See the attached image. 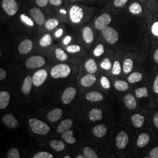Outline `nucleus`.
I'll return each instance as SVG.
<instances>
[{
    "label": "nucleus",
    "instance_id": "obj_31",
    "mask_svg": "<svg viewBox=\"0 0 158 158\" xmlns=\"http://www.w3.org/2000/svg\"><path fill=\"white\" fill-rule=\"evenodd\" d=\"M151 31L153 36L158 38V11L153 15V19L151 27Z\"/></svg>",
    "mask_w": 158,
    "mask_h": 158
},
{
    "label": "nucleus",
    "instance_id": "obj_4",
    "mask_svg": "<svg viewBox=\"0 0 158 158\" xmlns=\"http://www.w3.org/2000/svg\"><path fill=\"white\" fill-rule=\"evenodd\" d=\"M102 34L104 39L110 44H115L119 38L118 32L110 27H107L102 30Z\"/></svg>",
    "mask_w": 158,
    "mask_h": 158
},
{
    "label": "nucleus",
    "instance_id": "obj_8",
    "mask_svg": "<svg viewBox=\"0 0 158 158\" xmlns=\"http://www.w3.org/2000/svg\"><path fill=\"white\" fill-rule=\"evenodd\" d=\"M112 18L110 14H103L96 19L95 21V27L98 30H102L106 28L111 22Z\"/></svg>",
    "mask_w": 158,
    "mask_h": 158
},
{
    "label": "nucleus",
    "instance_id": "obj_2",
    "mask_svg": "<svg viewBox=\"0 0 158 158\" xmlns=\"http://www.w3.org/2000/svg\"><path fill=\"white\" fill-rule=\"evenodd\" d=\"M29 125L32 131L38 135H45L51 130L50 127L45 123L35 118H32L29 120Z\"/></svg>",
    "mask_w": 158,
    "mask_h": 158
},
{
    "label": "nucleus",
    "instance_id": "obj_22",
    "mask_svg": "<svg viewBox=\"0 0 158 158\" xmlns=\"http://www.w3.org/2000/svg\"><path fill=\"white\" fill-rule=\"evenodd\" d=\"M89 117L91 121H96L101 120L102 118V112L100 108H93L89 113Z\"/></svg>",
    "mask_w": 158,
    "mask_h": 158
},
{
    "label": "nucleus",
    "instance_id": "obj_23",
    "mask_svg": "<svg viewBox=\"0 0 158 158\" xmlns=\"http://www.w3.org/2000/svg\"><path fill=\"white\" fill-rule=\"evenodd\" d=\"M107 132L106 127L104 124L98 125L96 126L93 130V133L96 137L102 138L106 135Z\"/></svg>",
    "mask_w": 158,
    "mask_h": 158
},
{
    "label": "nucleus",
    "instance_id": "obj_1",
    "mask_svg": "<svg viewBox=\"0 0 158 158\" xmlns=\"http://www.w3.org/2000/svg\"><path fill=\"white\" fill-rule=\"evenodd\" d=\"M128 11L133 15L143 18L147 23H150L152 21L153 15L152 12L140 1L132 2L128 7Z\"/></svg>",
    "mask_w": 158,
    "mask_h": 158
},
{
    "label": "nucleus",
    "instance_id": "obj_27",
    "mask_svg": "<svg viewBox=\"0 0 158 158\" xmlns=\"http://www.w3.org/2000/svg\"><path fill=\"white\" fill-rule=\"evenodd\" d=\"M85 68L86 70L91 74L96 73L97 71V64L96 61L93 59H89L85 63Z\"/></svg>",
    "mask_w": 158,
    "mask_h": 158
},
{
    "label": "nucleus",
    "instance_id": "obj_41",
    "mask_svg": "<svg viewBox=\"0 0 158 158\" xmlns=\"http://www.w3.org/2000/svg\"><path fill=\"white\" fill-rule=\"evenodd\" d=\"M8 158H20L21 156L17 148H11L7 153Z\"/></svg>",
    "mask_w": 158,
    "mask_h": 158
},
{
    "label": "nucleus",
    "instance_id": "obj_57",
    "mask_svg": "<svg viewBox=\"0 0 158 158\" xmlns=\"http://www.w3.org/2000/svg\"><path fill=\"white\" fill-rule=\"evenodd\" d=\"M63 34V29H58L57 31L56 32V33H55V36H56V37L57 38H59V37H60Z\"/></svg>",
    "mask_w": 158,
    "mask_h": 158
},
{
    "label": "nucleus",
    "instance_id": "obj_16",
    "mask_svg": "<svg viewBox=\"0 0 158 158\" xmlns=\"http://www.w3.org/2000/svg\"><path fill=\"white\" fill-rule=\"evenodd\" d=\"M152 12L153 15L158 11V3L157 0H139Z\"/></svg>",
    "mask_w": 158,
    "mask_h": 158
},
{
    "label": "nucleus",
    "instance_id": "obj_59",
    "mask_svg": "<svg viewBox=\"0 0 158 158\" xmlns=\"http://www.w3.org/2000/svg\"><path fill=\"white\" fill-rule=\"evenodd\" d=\"M60 13H62L63 14H66V13H67V12L66 11V10H60Z\"/></svg>",
    "mask_w": 158,
    "mask_h": 158
},
{
    "label": "nucleus",
    "instance_id": "obj_36",
    "mask_svg": "<svg viewBox=\"0 0 158 158\" xmlns=\"http://www.w3.org/2000/svg\"><path fill=\"white\" fill-rule=\"evenodd\" d=\"M59 21L55 18H51L48 19L45 23L46 28L48 30H52L55 28L59 25Z\"/></svg>",
    "mask_w": 158,
    "mask_h": 158
},
{
    "label": "nucleus",
    "instance_id": "obj_43",
    "mask_svg": "<svg viewBox=\"0 0 158 158\" xmlns=\"http://www.w3.org/2000/svg\"><path fill=\"white\" fill-rule=\"evenodd\" d=\"M104 52V48L102 44H98L96 48L94 50V55L96 57H99L102 56Z\"/></svg>",
    "mask_w": 158,
    "mask_h": 158
},
{
    "label": "nucleus",
    "instance_id": "obj_47",
    "mask_svg": "<svg viewBox=\"0 0 158 158\" xmlns=\"http://www.w3.org/2000/svg\"><path fill=\"white\" fill-rule=\"evenodd\" d=\"M100 83L101 85L103 88H104L105 89H109L110 88L111 84L110 82L109 81V80L106 77V76H102L101 80H100Z\"/></svg>",
    "mask_w": 158,
    "mask_h": 158
},
{
    "label": "nucleus",
    "instance_id": "obj_3",
    "mask_svg": "<svg viewBox=\"0 0 158 158\" xmlns=\"http://www.w3.org/2000/svg\"><path fill=\"white\" fill-rule=\"evenodd\" d=\"M71 72L70 66L64 63L57 64L52 69L51 71V76L55 79L64 78L68 77Z\"/></svg>",
    "mask_w": 158,
    "mask_h": 158
},
{
    "label": "nucleus",
    "instance_id": "obj_26",
    "mask_svg": "<svg viewBox=\"0 0 158 158\" xmlns=\"http://www.w3.org/2000/svg\"><path fill=\"white\" fill-rule=\"evenodd\" d=\"M49 143L51 148L57 152H61L65 148L64 143L60 140L52 139L50 141Z\"/></svg>",
    "mask_w": 158,
    "mask_h": 158
},
{
    "label": "nucleus",
    "instance_id": "obj_11",
    "mask_svg": "<svg viewBox=\"0 0 158 158\" xmlns=\"http://www.w3.org/2000/svg\"><path fill=\"white\" fill-rule=\"evenodd\" d=\"M76 89L73 87L67 88L63 93L62 96V101L64 104H68L72 102L76 94Z\"/></svg>",
    "mask_w": 158,
    "mask_h": 158
},
{
    "label": "nucleus",
    "instance_id": "obj_13",
    "mask_svg": "<svg viewBox=\"0 0 158 158\" xmlns=\"http://www.w3.org/2000/svg\"><path fill=\"white\" fill-rule=\"evenodd\" d=\"M2 123L10 128H15L18 126L17 118L12 114H6L2 117Z\"/></svg>",
    "mask_w": 158,
    "mask_h": 158
},
{
    "label": "nucleus",
    "instance_id": "obj_6",
    "mask_svg": "<svg viewBox=\"0 0 158 158\" xmlns=\"http://www.w3.org/2000/svg\"><path fill=\"white\" fill-rule=\"evenodd\" d=\"M2 7L9 15H14L18 10V6L15 0H3Z\"/></svg>",
    "mask_w": 158,
    "mask_h": 158
},
{
    "label": "nucleus",
    "instance_id": "obj_21",
    "mask_svg": "<svg viewBox=\"0 0 158 158\" xmlns=\"http://www.w3.org/2000/svg\"><path fill=\"white\" fill-rule=\"evenodd\" d=\"M124 102L125 106L129 109L132 110L135 108L136 107V101L134 96L132 94H127V95H125L124 98Z\"/></svg>",
    "mask_w": 158,
    "mask_h": 158
},
{
    "label": "nucleus",
    "instance_id": "obj_61",
    "mask_svg": "<svg viewBox=\"0 0 158 158\" xmlns=\"http://www.w3.org/2000/svg\"><path fill=\"white\" fill-rule=\"evenodd\" d=\"M73 1H76V0H73Z\"/></svg>",
    "mask_w": 158,
    "mask_h": 158
},
{
    "label": "nucleus",
    "instance_id": "obj_51",
    "mask_svg": "<svg viewBox=\"0 0 158 158\" xmlns=\"http://www.w3.org/2000/svg\"><path fill=\"white\" fill-rule=\"evenodd\" d=\"M153 89L156 93H158V74L154 81L153 85Z\"/></svg>",
    "mask_w": 158,
    "mask_h": 158
},
{
    "label": "nucleus",
    "instance_id": "obj_33",
    "mask_svg": "<svg viewBox=\"0 0 158 158\" xmlns=\"http://www.w3.org/2000/svg\"><path fill=\"white\" fill-rule=\"evenodd\" d=\"M52 42V38L51 35L49 34H46L45 35L42 39L40 40V45L42 47H47L51 45Z\"/></svg>",
    "mask_w": 158,
    "mask_h": 158
},
{
    "label": "nucleus",
    "instance_id": "obj_45",
    "mask_svg": "<svg viewBox=\"0 0 158 158\" xmlns=\"http://www.w3.org/2000/svg\"><path fill=\"white\" fill-rule=\"evenodd\" d=\"M34 158H53V155L47 152H40L34 155Z\"/></svg>",
    "mask_w": 158,
    "mask_h": 158
},
{
    "label": "nucleus",
    "instance_id": "obj_38",
    "mask_svg": "<svg viewBox=\"0 0 158 158\" xmlns=\"http://www.w3.org/2000/svg\"><path fill=\"white\" fill-rule=\"evenodd\" d=\"M83 154L85 158H97L98 156L96 152L90 147H85L83 150Z\"/></svg>",
    "mask_w": 158,
    "mask_h": 158
},
{
    "label": "nucleus",
    "instance_id": "obj_7",
    "mask_svg": "<svg viewBox=\"0 0 158 158\" xmlns=\"http://www.w3.org/2000/svg\"><path fill=\"white\" fill-rule=\"evenodd\" d=\"M83 15V10L81 7L78 6H73L71 7L70 10V18L73 23H80Z\"/></svg>",
    "mask_w": 158,
    "mask_h": 158
},
{
    "label": "nucleus",
    "instance_id": "obj_49",
    "mask_svg": "<svg viewBox=\"0 0 158 158\" xmlns=\"http://www.w3.org/2000/svg\"><path fill=\"white\" fill-rule=\"evenodd\" d=\"M149 158H158V147L153 148L149 153Z\"/></svg>",
    "mask_w": 158,
    "mask_h": 158
},
{
    "label": "nucleus",
    "instance_id": "obj_25",
    "mask_svg": "<svg viewBox=\"0 0 158 158\" xmlns=\"http://www.w3.org/2000/svg\"><path fill=\"white\" fill-rule=\"evenodd\" d=\"M131 119L132 121V123L136 128H141L143 125L145 118L143 115L139 114H135L132 115Z\"/></svg>",
    "mask_w": 158,
    "mask_h": 158
},
{
    "label": "nucleus",
    "instance_id": "obj_50",
    "mask_svg": "<svg viewBox=\"0 0 158 158\" xmlns=\"http://www.w3.org/2000/svg\"><path fill=\"white\" fill-rule=\"evenodd\" d=\"M49 0H36V2L38 6L44 7L46 6Z\"/></svg>",
    "mask_w": 158,
    "mask_h": 158
},
{
    "label": "nucleus",
    "instance_id": "obj_35",
    "mask_svg": "<svg viewBox=\"0 0 158 158\" xmlns=\"http://www.w3.org/2000/svg\"><path fill=\"white\" fill-rule=\"evenodd\" d=\"M55 55H56L57 59L60 61H62V62L66 61L68 59V56L67 55V54L61 48L56 49Z\"/></svg>",
    "mask_w": 158,
    "mask_h": 158
},
{
    "label": "nucleus",
    "instance_id": "obj_15",
    "mask_svg": "<svg viewBox=\"0 0 158 158\" xmlns=\"http://www.w3.org/2000/svg\"><path fill=\"white\" fill-rule=\"evenodd\" d=\"M73 120L72 119L68 118L62 121L58 125L57 128V132L59 134H63L70 130L73 126Z\"/></svg>",
    "mask_w": 158,
    "mask_h": 158
},
{
    "label": "nucleus",
    "instance_id": "obj_53",
    "mask_svg": "<svg viewBox=\"0 0 158 158\" xmlns=\"http://www.w3.org/2000/svg\"><path fill=\"white\" fill-rule=\"evenodd\" d=\"M49 2L53 6H59L62 4V0H49Z\"/></svg>",
    "mask_w": 158,
    "mask_h": 158
},
{
    "label": "nucleus",
    "instance_id": "obj_9",
    "mask_svg": "<svg viewBox=\"0 0 158 158\" xmlns=\"http://www.w3.org/2000/svg\"><path fill=\"white\" fill-rule=\"evenodd\" d=\"M48 77V72L45 69H40L36 72L32 76L33 84L35 86L39 87L42 85Z\"/></svg>",
    "mask_w": 158,
    "mask_h": 158
},
{
    "label": "nucleus",
    "instance_id": "obj_30",
    "mask_svg": "<svg viewBox=\"0 0 158 158\" xmlns=\"http://www.w3.org/2000/svg\"><path fill=\"white\" fill-rule=\"evenodd\" d=\"M62 137L65 141L70 144H73L77 142V139L73 136V131L72 130H69L62 134Z\"/></svg>",
    "mask_w": 158,
    "mask_h": 158
},
{
    "label": "nucleus",
    "instance_id": "obj_60",
    "mask_svg": "<svg viewBox=\"0 0 158 158\" xmlns=\"http://www.w3.org/2000/svg\"><path fill=\"white\" fill-rule=\"evenodd\" d=\"M64 158H70V156H68V155H67V156H64Z\"/></svg>",
    "mask_w": 158,
    "mask_h": 158
},
{
    "label": "nucleus",
    "instance_id": "obj_17",
    "mask_svg": "<svg viewBox=\"0 0 158 158\" xmlns=\"http://www.w3.org/2000/svg\"><path fill=\"white\" fill-rule=\"evenodd\" d=\"M62 110L60 108H55L48 113L47 118L51 123L56 122L62 117Z\"/></svg>",
    "mask_w": 158,
    "mask_h": 158
},
{
    "label": "nucleus",
    "instance_id": "obj_54",
    "mask_svg": "<svg viewBox=\"0 0 158 158\" xmlns=\"http://www.w3.org/2000/svg\"><path fill=\"white\" fill-rule=\"evenodd\" d=\"M153 120L154 124L158 130V112H156L154 114L153 117Z\"/></svg>",
    "mask_w": 158,
    "mask_h": 158
},
{
    "label": "nucleus",
    "instance_id": "obj_40",
    "mask_svg": "<svg viewBox=\"0 0 158 158\" xmlns=\"http://www.w3.org/2000/svg\"><path fill=\"white\" fill-rule=\"evenodd\" d=\"M100 67L106 70H110L112 68V64L108 58H105L101 63Z\"/></svg>",
    "mask_w": 158,
    "mask_h": 158
},
{
    "label": "nucleus",
    "instance_id": "obj_55",
    "mask_svg": "<svg viewBox=\"0 0 158 158\" xmlns=\"http://www.w3.org/2000/svg\"><path fill=\"white\" fill-rule=\"evenodd\" d=\"M153 59H154V61L155 62V63L158 64V48L154 53Z\"/></svg>",
    "mask_w": 158,
    "mask_h": 158
},
{
    "label": "nucleus",
    "instance_id": "obj_14",
    "mask_svg": "<svg viewBox=\"0 0 158 158\" xmlns=\"http://www.w3.org/2000/svg\"><path fill=\"white\" fill-rule=\"evenodd\" d=\"M33 43L29 40H23L19 46V52L22 55H26L32 50Z\"/></svg>",
    "mask_w": 158,
    "mask_h": 158
},
{
    "label": "nucleus",
    "instance_id": "obj_37",
    "mask_svg": "<svg viewBox=\"0 0 158 158\" xmlns=\"http://www.w3.org/2000/svg\"><path fill=\"white\" fill-rule=\"evenodd\" d=\"M142 75L138 72H135L131 74L128 78V81L131 83H135L142 80Z\"/></svg>",
    "mask_w": 158,
    "mask_h": 158
},
{
    "label": "nucleus",
    "instance_id": "obj_10",
    "mask_svg": "<svg viewBox=\"0 0 158 158\" xmlns=\"http://www.w3.org/2000/svg\"><path fill=\"white\" fill-rule=\"evenodd\" d=\"M29 13L34 21L39 25L45 23V17L42 11L38 8H32L30 10Z\"/></svg>",
    "mask_w": 158,
    "mask_h": 158
},
{
    "label": "nucleus",
    "instance_id": "obj_29",
    "mask_svg": "<svg viewBox=\"0 0 158 158\" xmlns=\"http://www.w3.org/2000/svg\"><path fill=\"white\" fill-rule=\"evenodd\" d=\"M150 137L147 133H142L138 136L137 139V146L139 148L145 147L149 141Z\"/></svg>",
    "mask_w": 158,
    "mask_h": 158
},
{
    "label": "nucleus",
    "instance_id": "obj_46",
    "mask_svg": "<svg viewBox=\"0 0 158 158\" xmlns=\"http://www.w3.org/2000/svg\"><path fill=\"white\" fill-rule=\"evenodd\" d=\"M21 21H23V23H25L27 25L30 26V27H33L34 26V23L33 21L30 18H29L28 16L25 15V14H22L21 15Z\"/></svg>",
    "mask_w": 158,
    "mask_h": 158
},
{
    "label": "nucleus",
    "instance_id": "obj_52",
    "mask_svg": "<svg viewBox=\"0 0 158 158\" xmlns=\"http://www.w3.org/2000/svg\"><path fill=\"white\" fill-rule=\"evenodd\" d=\"M6 72L2 68H0V80L2 81L6 79Z\"/></svg>",
    "mask_w": 158,
    "mask_h": 158
},
{
    "label": "nucleus",
    "instance_id": "obj_44",
    "mask_svg": "<svg viewBox=\"0 0 158 158\" xmlns=\"http://www.w3.org/2000/svg\"><path fill=\"white\" fill-rule=\"evenodd\" d=\"M66 51L70 53H78L81 51V48L79 46L76 45H69L66 47Z\"/></svg>",
    "mask_w": 158,
    "mask_h": 158
},
{
    "label": "nucleus",
    "instance_id": "obj_32",
    "mask_svg": "<svg viewBox=\"0 0 158 158\" xmlns=\"http://www.w3.org/2000/svg\"><path fill=\"white\" fill-rule=\"evenodd\" d=\"M114 86L115 89L118 91H124L128 90L129 88V85L124 80H117L114 83Z\"/></svg>",
    "mask_w": 158,
    "mask_h": 158
},
{
    "label": "nucleus",
    "instance_id": "obj_18",
    "mask_svg": "<svg viewBox=\"0 0 158 158\" xmlns=\"http://www.w3.org/2000/svg\"><path fill=\"white\" fill-rule=\"evenodd\" d=\"M96 80V76L93 74L90 73L85 75L81 79L80 83L83 87H89L95 83Z\"/></svg>",
    "mask_w": 158,
    "mask_h": 158
},
{
    "label": "nucleus",
    "instance_id": "obj_42",
    "mask_svg": "<svg viewBox=\"0 0 158 158\" xmlns=\"http://www.w3.org/2000/svg\"><path fill=\"white\" fill-rule=\"evenodd\" d=\"M112 74L114 75H119L121 72V64L118 61H115L114 63L113 68H112Z\"/></svg>",
    "mask_w": 158,
    "mask_h": 158
},
{
    "label": "nucleus",
    "instance_id": "obj_58",
    "mask_svg": "<svg viewBox=\"0 0 158 158\" xmlns=\"http://www.w3.org/2000/svg\"><path fill=\"white\" fill-rule=\"evenodd\" d=\"M76 158H85V155H82V154H79V155H77L76 156Z\"/></svg>",
    "mask_w": 158,
    "mask_h": 158
},
{
    "label": "nucleus",
    "instance_id": "obj_34",
    "mask_svg": "<svg viewBox=\"0 0 158 158\" xmlns=\"http://www.w3.org/2000/svg\"><path fill=\"white\" fill-rule=\"evenodd\" d=\"M134 66V63L132 59H125L123 63V70L125 73H130Z\"/></svg>",
    "mask_w": 158,
    "mask_h": 158
},
{
    "label": "nucleus",
    "instance_id": "obj_20",
    "mask_svg": "<svg viewBox=\"0 0 158 158\" xmlns=\"http://www.w3.org/2000/svg\"><path fill=\"white\" fill-rule=\"evenodd\" d=\"M10 101V95L6 91H0V109H5L8 107Z\"/></svg>",
    "mask_w": 158,
    "mask_h": 158
},
{
    "label": "nucleus",
    "instance_id": "obj_28",
    "mask_svg": "<svg viewBox=\"0 0 158 158\" xmlns=\"http://www.w3.org/2000/svg\"><path fill=\"white\" fill-rule=\"evenodd\" d=\"M83 37L85 42L87 44H90L93 42L94 39V35L92 29L90 27H87L84 29L83 32Z\"/></svg>",
    "mask_w": 158,
    "mask_h": 158
},
{
    "label": "nucleus",
    "instance_id": "obj_48",
    "mask_svg": "<svg viewBox=\"0 0 158 158\" xmlns=\"http://www.w3.org/2000/svg\"><path fill=\"white\" fill-rule=\"evenodd\" d=\"M129 0H114L113 2V6L117 8H121L125 6Z\"/></svg>",
    "mask_w": 158,
    "mask_h": 158
},
{
    "label": "nucleus",
    "instance_id": "obj_19",
    "mask_svg": "<svg viewBox=\"0 0 158 158\" xmlns=\"http://www.w3.org/2000/svg\"><path fill=\"white\" fill-rule=\"evenodd\" d=\"M32 85H34L32 77H31V76H28L24 80L21 88V90L24 94L27 95L31 93Z\"/></svg>",
    "mask_w": 158,
    "mask_h": 158
},
{
    "label": "nucleus",
    "instance_id": "obj_24",
    "mask_svg": "<svg viewBox=\"0 0 158 158\" xmlns=\"http://www.w3.org/2000/svg\"><path fill=\"white\" fill-rule=\"evenodd\" d=\"M103 98V95L102 93L97 91H91L86 95V99L89 102H101Z\"/></svg>",
    "mask_w": 158,
    "mask_h": 158
},
{
    "label": "nucleus",
    "instance_id": "obj_56",
    "mask_svg": "<svg viewBox=\"0 0 158 158\" xmlns=\"http://www.w3.org/2000/svg\"><path fill=\"white\" fill-rule=\"evenodd\" d=\"M71 40H72V38H71L70 36H66V37L64 38V40H63V44H64V45H68V44L71 41Z\"/></svg>",
    "mask_w": 158,
    "mask_h": 158
},
{
    "label": "nucleus",
    "instance_id": "obj_39",
    "mask_svg": "<svg viewBox=\"0 0 158 158\" xmlns=\"http://www.w3.org/2000/svg\"><path fill=\"white\" fill-rule=\"evenodd\" d=\"M135 95L138 98L148 97V93L147 87H143L141 88L137 89L135 90Z\"/></svg>",
    "mask_w": 158,
    "mask_h": 158
},
{
    "label": "nucleus",
    "instance_id": "obj_5",
    "mask_svg": "<svg viewBox=\"0 0 158 158\" xmlns=\"http://www.w3.org/2000/svg\"><path fill=\"white\" fill-rule=\"evenodd\" d=\"M45 58L41 56L30 57L26 60L25 66L28 69H37L42 68L45 64Z\"/></svg>",
    "mask_w": 158,
    "mask_h": 158
},
{
    "label": "nucleus",
    "instance_id": "obj_12",
    "mask_svg": "<svg viewBox=\"0 0 158 158\" xmlns=\"http://www.w3.org/2000/svg\"><path fill=\"white\" fill-rule=\"evenodd\" d=\"M129 142V137L127 132L121 131L116 137V145L119 149H123L127 147Z\"/></svg>",
    "mask_w": 158,
    "mask_h": 158
}]
</instances>
